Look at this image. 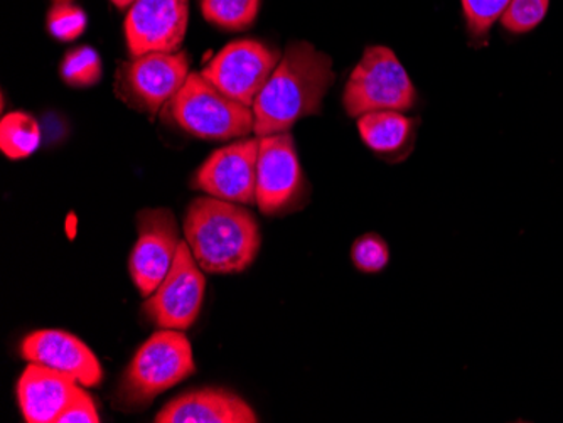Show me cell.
<instances>
[{
    "mask_svg": "<svg viewBox=\"0 0 563 423\" xmlns=\"http://www.w3.org/2000/svg\"><path fill=\"white\" fill-rule=\"evenodd\" d=\"M334 81L332 62L312 44L292 43L253 103L255 135L289 132L303 116L318 115Z\"/></svg>",
    "mask_w": 563,
    "mask_h": 423,
    "instance_id": "cell-1",
    "label": "cell"
},
{
    "mask_svg": "<svg viewBox=\"0 0 563 423\" xmlns=\"http://www.w3.org/2000/svg\"><path fill=\"white\" fill-rule=\"evenodd\" d=\"M185 238L202 271L220 276L246 270L262 245L261 229L249 210L211 196L192 201Z\"/></svg>",
    "mask_w": 563,
    "mask_h": 423,
    "instance_id": "cell-2",
    "label": "cell"
},
{
    "mask_svg": "<svg viewBox=\"0 0 563 423\" xmlns=\"http://www.w3.org/2000/svg\"><path fill=\"white\" fill-rule=\"evenodd\" d=\"M196 365L188 337L177 330L152 334L123 372L115 407L125 412L147 409L161 393L195 375Z\"/></svg>",
    "mask_w": 563,
    "mask_h": 423,
    "instance_id": "cell-3",
    "label": "cell"
},
{
    "mask_svg": "<svg viewBox=\"0 0 563 423\" xmlns=\"http://www.w3.org/2000/svg\"><path fill=\"white\" fill-rule=\"evenodd\" d=\"M166 113L177 127L202 141L227 142L255 134L252 107L227 97L201 73H189Z\"/></svg>",
    "mask_w": 563,
    "mask_h": 423,
    "instance_id": "cell-4",
    "label": "cell"
},
{
    "mask_svg": "<svg viewBox=\"0 0 563 423\" xmlns=\"http://www.w3.org/2000/svg\"><path fill=\"white\" fill-rule=\"evenodd\" d=\"M347 115L395 110L407 112L416 103V88L390 47L369 46L344 88Z\"/></svg>",
    "mask_w": 563,
    "mask_h": 423,
    "instance_id": "cell-5",
    "label": "cell"
},
{
    "mask_svg": "<svg viewBox=\"0 0 563 423\" xmlns=\"http://www.w3.org/2000/svg\"><path fill=\"white\" fill-rule=\"evenodd\" d=\"M188 77V53L132 55L117 68L115 93L125 105L154 116L176 97Z\"/></svg>",
    "mask_w": 563,
    "mask_h": 423,
    "instance_id": "cell-6",
    "label": "cell"
},
{
    "mask_svg": "<svg viewBox=\"0 0 563 423\" xmlns=\"http://www.w3.org/2000/svg\"><path fill=\"white\" fill-rule=\"evenodd\" d=\"M207 279L185 240L179 243L167 276L156 292L147 297L145 315L161 330H189L201 312Z\"/></svg>",
    "mask_w": 563,
    "mask_h": 423,
    "instance_id": "cell-7",
    "label": "cell"
},
{
    "mask_svg": "<svg viewBox=\"0 0 563 423\" xmlns=\"http://www.w3.org/2000/svg\"><path fill=\"white\" fill-rule=\"evenodd\" d=\"M278 62L280 55L261 41H233L205 66L201 75L235 102L253 107Z\"/></svg>",
    "mask_w": 563,
    "mask_h": 423,
    "instance_id": "cell-8",
    "label": "cell"
},
{
    "mask_svg": "<svg viewBox=\"0 0 563 423\" xmlns=\"http://www.w3.org/2000/svg\"><path fill=\"white\" fill-rule=\"evenodd\" d=\"M139 238L129 260L132 280L142 297L152 296L173 267L179 248L176 216L166 208L137 214Z\"/></svg>",
    "mask_w": 563,
    "mask_h": 423,
    "instance_id": "cell-9",
    "label": "cell"
},
{
    "mask_svg": "<svg viewBox=\"0 0 563 423\" xmlns=\"http://www.w3.org/2000/svg\"><path fill=\"white\" fill-rule=\"evenodd\" d=\"M258 145L261 138H240L214 151L196 172V188L223 201L257 204Z\"/></svg>",
    "mask_w": 563,
    "mask_h": 423,
    "instance_id": "cell-10",
    "label": "cell"
},
{
    "mask_svg": "<svg viewBox=\"0 0 563 423\" xmlns=\"http://www.w3.org/2000/svg\"><path fill=\"white\" fill-rule=\"evenodd\" d=\"M258 138L257 207L274 216L299 201L306 182L289 132Z\"/></svg>",
    "mask_w": 563,
    "mask_h": 423,
    "instance_id": "cell-11",
    "label": "cell"
},
{
    "mask_svg": "<svg viewBox=\"0 0 563 423\" xmlns=\"http://www.w3.org/2000/svg\"><path fill=\"white\" fill-rule=\"evenodd\" d=\"M188 24L189 0H135L125 19L129 52H179Z\"/></svg>",
    "mask_w": 563,
    "mask_h": 423,
    "instance_id": "cell-12",
    "label": "cell"
},
{
    "mask_svg": "<svg viewBox=\"0 0 563 423\" xmlns=\"http://www.w3.org/2000/svg\"><path fill=\"white\" fill-rule=\"evenodd\" d=\"M22 358L65 372L81 387H97L103 378L100 361L90 347L65 331L44 330L25 336Z\"/></svg>",
    "mask_w": 563,
    "mask_h": 423,
    "instance_id": "cell-13",
    "label": "cell"
},
{
    "mask_svg": "<svg viewBox=\"0 0 563 423\" xmlns=\"http://www.w3.org/2000/svg\"><path fill=\"white\" fill-rule=\"evenodd\" d=\"M78 391L80 383L65 372L31 363L18 383L22 416L30 423H56Z\"/></svg>",
    "mask_w": 563,
    "mask_h": 423,
    "instance_id": "cell-14",
    "label": "cell"
},
{
    "mask_svg": "<svg viewBox=\"0 0 563 423\" xmlns=\"http://www.w3.org/2000/svg\"><path fill=\"white\" fill-rule=\"evenodd\" d=\"M157 423H255L257 413L233 391L201 388L174 398L156 415Z\"/></svg>",
    "mask_w": 563,
    "mask_h": 423,
    "instance_id": "cell-15",
    "label": "cell"
},
{
    "mask_svg": "<svg viewBox=\"0 0 563 423\" xmlns=\"http://www.w3.org/2000/svg\"><path fill=\"white\" fill-rule=\"evenodd\" d=\"M413 122L401 112L382 110L366 113L357 120V131L375 153L391 154L405 147L412 135Z\"/></svg>",
    "mask_w": 563,
    "mask_h": 423,
    "instance_id": "cell-16",
    "label": "cell"
},
{
    "mask_svg": "<svg viewBox=\"0 0 563 423\" xmlns=\"http://www.w3.org/2000/svg\"><path fill=\"white\" fill-rule=\"evenodd\" d=\"M41 129L36 119L24 112H11L0 123V148L12 160L25 159L40 147Z\"/></svg>",
    "mask_w": 563,
    "mask_h": 423,
    "instance_id": "cell-17",
    "label": "cell"
},
{
    "mask_svg": "<svg viewBox=\"0 0 563 423\" xmlns=\"http://www.w3.org/2000/svg\"><path fill=\"white\" fill-rule=\"evenodd\" d=\"M261 0H201L202 18L223 31H243L258 15Z\"/></svg>",
    "mask_w": 563,
    "mask_h": 423,
    "instance_id": "cell-18",
    "label": "cell"
},
{
    "mask_svg": "<svg viewBox=\"0 0 563 423\" xmlns=\"http://www.w3.org/2000/svg\"><path fill=\"white\" fill-rule=\"evenodd\" d=\"M62 78L69 87H93L101 78L100 56L88 46L71 49L63 58Z\"/></svg>",
    "mask_w": 563,
    "mask_h": 423,
    "instance_id": "cell-19",
    "label": "cell"
},
{
    "mask_svg": "<svg viewBox=\"0 0 563 423\" xmlns=\"http://www.w3.org/2000/svg\"><path fill=\"white\" fill-rule=\"evenodd\" d=\"M47 30H49L51 36L69 43V41L78 40L87 30V15L71 2L55 4L47 12Z\"/></svg>",
    "mask_w": 563,
    "mask_h": 423,
    "instance_id": "cell-20",
    "label": "cell"
},
{
    "mask_svg": "<svg viewBox=\"0 0 563 423\" xmlns=\"http://www.w3.org/2000/svg\"><path fill=\"white\" fill-rule=\"evenodd\" d=\"M550 0H511L501 22L511 33H528L539 26L549 11Z\"/></svg>",
    "mask_w": 563,
    "mask_h": 423,
    "instance_id": "cell-21",
    "label": "cell"
},
{
    "mask_svg": "<svg viewBox=\"0 0 563 423\" xmlns=\"http://www.w3.org/2000/svg\"><path fill=\"white\" fill-rule=\"evenodd\" d=\"M351 258H353L357 270L365 271V274H378L390 261V251L382 236L366 233L354 242L353 248H351Z\"/></svg>",
    "mask_w": 563,
    "mask_h": 423,
    "instance_id": "cell-22",
    "label": "cell"
},
{
    "mask_svg": "<svg viewBox=\"0 0 563 423\" xmlns=\"http://www.w3.org/2000/svg\"><path fill=\"white\" fill-rule=\"evenodd\" d=\"M511 0H463L467 30L474 37L488 34L498 19L503 18Z\"/></svg>",
    "mask_w": 563,
    "mask_h": 423,
    "instance_id": "cell-23",
    "label": "cell"
},
{
    "mask_svg": "<svg viewBox=\"0 0 563 423\" xmlns=\"http://www.w3.org/2000/svg\"><path fill=\"white\" fill-rule=\"evenodd\" d=\"M100 415H98L97 407L90 394L80 388V391L75 394L69 405L66 407L65 412L59 415L56 423H98Z\"/></svg>",
    "mask_w": 563,
    "mask_h": 423,
    "instance_id": "cell-24",
    "label": "cell"
},
{
    "mask_svg": "<svg viewBox=\"0 0 563 423\" xmlns=\"http://www.w3.org/2000/svg\"><path fill=\"white\" fill-rule=\"evenodd\" d=\"M115 8L125 9L131 8L134 4L135 0H110Z\"/></svg>",
    "mask_w": 563,
    "mask_h": 423,
    "instance_id": "cell-25",
    "label": "cell"
},
{
    "mask_svg": "<svg viewBox=\"0 0 563 423\" xmlns=\"http://www.w3.org/2000/svg\"><path fill=\"white\" fill-rule=\"evenodd\" d=\"M55 4H62V2H71V0H53Z\"/></svg>",
    "mask_w": 563,
    "mask_h": 423,
    "instance_id": "cell-26",
    "label": "cell"
}]
</instances>
